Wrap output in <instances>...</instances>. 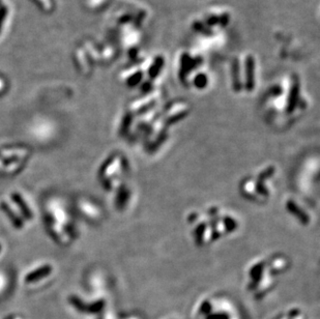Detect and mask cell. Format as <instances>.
Returning a JSON list of instances; mask_svg holds the SVG:
<instances>
[{
	"label": "cell",
	"instance_id": "1",
	"mask_svg": "<svg viewBox=\"0 0 320 319\" xmlns=\"http://www.w3.org/2000/svg\"><path fill=\"white\" fill-rule=\"evenodd\" d=\"M187 222L191 227L195 245L199 247L210 246L233 234L239 228L236 215L217 206L189 214Z\"/></svg>",
	"mask_w": 320,
	"mask_h": 319
},
{
	"label": "cell",
	"instance_id": "2",
	"mask_svg": "<svg viewBox=\"0 0 320 319\" xmlns=\"http://www.w3.org/2000/svg\"><path fill=\"white\" fill-rule=\"evenodd\" d=\"M290 267V260L283 254H272L255 259L247 270V290L255 299H263L276 287L278 278Z\"/></svg>",
	"mask_w": 320,
	"mask_h": 319
},
{
	"label": "cell",
	"instance_id": "3",
	"mask_svg": "<svg viewBox=\"0 0 320 319\" xmlns=\"http://www.w3.org/2000/svg\"><path fill=\"white\" fill-rule=\"evenodd\" d=\"M276 173L277 169L272 165H268L255 173L247 175L239 185L241 195L252 203L263 204L267 202L272 195V180Z\"/></svg>",
	"mask_w": 320,
	"mask_h": 319
},
{
	"label": "cell",
	"instance_id": "4",
	"mask_svg": "<svg viewBox=\"0 0 320 319\" xmlns=\"http://www.w3.org/2000/svg\"><path fill=\"white\" fill-rule=\"evenodd\" d=\"M130 169L128 160L123 154L117 153L109 160L103 170L102 178L104 179V184L109 190L118 191L116 203L122 209L128 204V201H131L133 195L132 190L126 188V185L124 184Z\"/></svg>",
	"mask_w": 320,
	"mask_h": 319
},
{
	"label": "cell",
	"instance_id": "5",
	"mask_svg": "<svg viewBox=\"0 0 320 319\" xmlns=\"http://www.w3.org/2000/svg\"><path fill=\"white\" fill-rule=\"evenodd\" d=\"M194 319H243L237 305L224 294L200 299L194 307Z\"/></svg>",
	"mask_w": 320,
	"mask_h": 319
},
{
	"label": "cell",
	"instance_id": "6",
	"mask_svg": "<svg viewBox=\"0 0 320 319\" xmlns=\"http://www.w3.org/2000/svg\"><path fill=\"white\" fill-rule=\"evenodd\" d=\"M272 319H308L304 310L299 308L286 309L283 312L279 313Z\"/></svg>",
	"mask_w": 320,
	"mask_h": 319
},
{
	"label": "cell",
	"instance_id": "7",
	"mask_svg": "<svg viewBox=\"0 0 320 319\" xmlns=\"http://www.w3.org/2000/svg\"><path fill=\"white\" fill-rule=\"evenodd\" d=\"M13 319H18V318H16V317H14V318H13Z\"/></svg>",
	"mask_w": 320,
	"mask_h": 319
},
{
	"label": "cell",
	"instance_id": "8",
	"mask_svg": "<svg viewBox=\"0 0 320 319\" xmlns=\"http://www.w3.org/2000/svg\"><path fill=\"white\" fill-rule=\"evenodd\" d=\"M168 319H175V318H168Z\"/></svg>",
	"mask_w": 320,
	"mask_h": 319
}]
</instances>
